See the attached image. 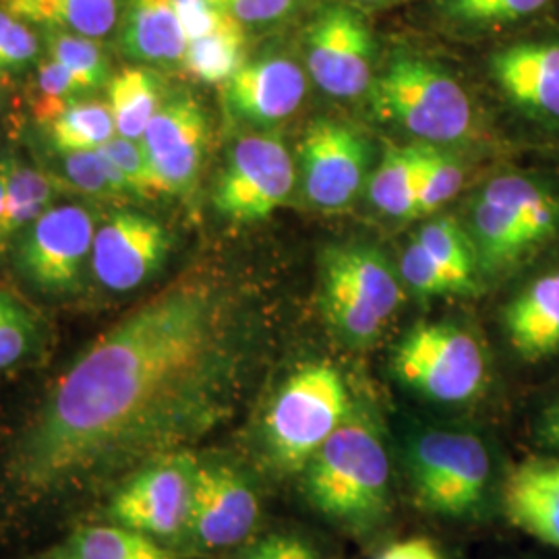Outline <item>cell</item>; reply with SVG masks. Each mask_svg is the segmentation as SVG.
<instances>
[{"instance_id":"cell-44","label":"cell","mask_w":559,"mask_h":559,"mask_svg":"<svg viewBox=\"0 0 559 559\" xmlns=\"http://www.w3.org/2000/svg\"><path fill=\"white\" fill-rule=\"evenodd\" d=\"M78 100H67L59 96L34 92L32 96V115L41 127H50L55 120H59Z\"/></svg>"},{"instance_id":"cell-13","label":"cell","mask_w":559,"mask_h":559,"mask_svg":"<svg viewBox=\"0 0 559 559\" xmlns=\"http://www.w3.org/2000/svg\"><path fill=\"white\" fill-rule=\"evenodd\" d=\"M369 160V143L357 129L334 119L313 120L300 143L307 200L325 212L350 207L365 187Z\"/></svg>"},{"instance_id":"cell-3","label":"cell","mask_w":559,"mask_h":559,"mask_svg":"<svg viewBox=\"0 0 559 559\" xmlns=\"http://www.w3.org/2000/svg\"><path fill=\"white\" fill-rule=\"evenodd\" d=\"M369 94L373 112L423 143H459L475 124L466 90L431 60L396 55Z\"/></svg>"},{"instance_id":"cell-25","label":"cell","mask_w":559,"mask_h":559,"mask_svg":"<svg viewBox=\"0 0 559 559\" xmlns=\"http://www.w3.org/2000/svg\"><path fill=\"white\" fill-rule=\"evenodd\" d=\"M419 189V143L406 147H388L369 182L373 205L390 218H415Z\"/></svg>"},{"instance_id":"cell-46","label":"cell","mask_w":559,"mask_h":559,"mask_svg":"<svg viewBox=\"0 0 559 559\" xmlns=\"http://www.w3.org/2000/svg\"><path fill=\"white\" fill-rule=\"evenodd\" d=\"M133 559H177L168 549H164L160 545H156V547H152L150 551H145V554H141L138 558Z\"/></svg>"},{"instance_id":"cell-19","label":"cell","mask_w":559,"mask_h":559,"mask_svg":"<svg viewBox=\"0 0 559 559\" xmlns=\"http://www.w3.org/2000/svg\"><path fill=\"white\" fill-rule=\"evenodd\" d=\"M503 96L533 117L559 120V41H520L491 57Z\"/></svg>"},{"instance_id":"cell-16","label":"cell","mask_w":559,"mask_h":559,"mask_svg":"<svg viewBox=\"0 0 559 559\" xmlns=\"http://www.w3.org/2000/svg\"><path fill=\"white\" fill-rule=\"evenodd\" d=\"M207 141L210 120L205 108L187 94L162 102L160 110L141 138L170 195H187L195 189Z\"/></svg>"},{"instance_id":"cell-28","label":"cell","mask_w":559,"mask_h":559,"mask_svg":"<svg viewBox=\"0 0 559 559\" xmlns=\"http://www.w3.org/2000/svg\"><path fill=\"white\" fill-rule=\"evenodd\" d=\"M57 158L60 164V177L64 179L67 187L108 203H127L135 200L119 168L104 156L100 147L80 152H57Z\"/></svg>"},{"instance_id":"cell-10","label":"cell","mask_w":559,"mask_h":559,"mask_svg":"<svg viewBox=\"0 0 559 559\" xmlns=\"http://www.w3.org/2000/svg\"><path fill=\"white\" fill-rule=\"evenodd\" d=\"M96 214L81 203H60L27 226L17 242L23 278L46 295H69L80 288L92 260Z\"/></svg>"},{"instance_id":"cell-15","label":"cell","mask_w":559,"mask_h":559,"mask_svg":"<svg viewBox=\"0 0 559 559\" xmlns=\"http://www.w3.org/2000/svg\"><path fill=\"white\" fill-rule=\"evenodd\" d=\"M173 239L160 222L140 212H115L96 228L90 267L106 290L129 293L158 274Z\"/></svg>"},{"instance_id":"cell-29","label":"cell","mask_w":559,"mask_h":559,"mask_svg":"<svg viewBox=\"0 0 559 559\" xmlns=\"http://www.w3.org/2000/svg\"><path fill=\"white\" fill-rule=\"evenodd\" d=\"M117 135L108 102L78 100L59 120L48 127L55 152L98 150Z\"/></svg>"},{"instance_id":"cell-47","label":"cell","mask_w":559,"mask_h":559,"mask_svg":"<svg viewBox=\"0 0 559 559\" xmlns=\"http://www.w3.org/2000/svg\"><path fill=\"white\" fill-rule=\"evenodd\" d=\"M357 2H365V4H378V2H388V0H357Z\"/></svg>"},{"instance_id":"cell-1","label":"cell","mask_w":559,"mask_h":559,"mask_svg":"<svg viewBox=\"0 0 559 559\" xmlns=\"http://www.w3.org/2000/svg\"><path fill=\"white\" fill-rule=\"evenodd\" d=\"M249 353L230 284L201 270L173 280L60 373L4 454L7 491L25 503L100 493L189 450L233 417Z\"/></svg>"},{"instance_id":"cell-33","label":"cell","mask_w":559,"mask_h":559,"mask_svg":"<svg viewBox=\"0 0 559 559\" xmlns=\"http://www.w3.org/2000/svg\"><path fill=\"white\" fill-rule=\"evenodd\" d=\"M554 0H441L448 20L468 27H501L528 20Z\"/></svg>"},{"instance_id":"cell-17","label":"cell","mask_w":559,"mask_h":559,"mask_svg":"<svg viewBox=\"0 0 559 559\" xmlns=\"http://www.w3.org/2000/svg\"><path fill=\"white\" fill-rule=\"evenodd\" d=\"M307 96V73L288 57L274 55L245 62L222 83V100L233 119L276 124L290 119Z\"/></svg>"},{"instance_id":"cell-9","label":"cell","mask_w":559,"mask_h":559,"mask_svg":"<svg viewBox=\"0 0 559 559\" xmlns=\"http://www.w3.org/2000/svg\"><path fill=\"white\" fill-rule=\"evenodd\" d=\"M295 162L278 135L251 133L228 152L214 187V207L239 224L267 221L295 189Z\"/></svg>"},{"instance_id":"cell-4","label":"cell","mask_w":559,"mask_h":559,"mask_svg":"<svg viewBox=\"0 0 559 559\" xmlns=\"http://www.w3.org/2000/svg\"><path fill=\"white\" fill-rule=\"evenodd\" d=\"M559 233V200L524 175H503L480 189L471 214L477 263L500 274L535 253Z\"/></svg>"},{"instance_id":"cell-2","label":"cell","mask_w":559,"mask_h":559,"mask_svg":"<svg viewBox=\"0 0 559 559\" xmlns=\"http://www.w3.org/2000/svg\"><path fill=\"white\" fill-rule=\"evenodd\" d=\"M305 468V493L328 519L362 526L388 510L390 456L365 415L342 420Z\"/></svg>"},{"instance_id":"cell-22","label":"cell","mask_w":559,"mask_h":559,"mask_svg":"<svg viewBox=\"0 0 559 559\" xmlns=\"http://www.w3.org/2000/svg\"><path fill=\"white\" fill-rule=\"evenodd\" d=\"M9 15L87 38H106L120 23V0H0Z\"/></svg>"},{"instance_id":"cell-11","label":"cell","mask_w":559,"mask_h":559,"mask_svg":"<svg viewBox=\"0 0 559 559\" xmlns=\"http://www.w3.org/2000/svg\"><path fill=\"white\" fill-rule=\"evenodd\" d=\"M198 462L189 450L152 460L120 483L106 516L147 537H175L187 528Z\"/></svg>"},{"instance_id":"cell-18","label":"cell","mask_w":559,"mask_h":559,"mask_svg":"<svg viewBox=\"0 0 559 559\" xmlns=\"http://www.w3.org/2000/svg\"><path fill=\"white\" fill-rule=\"evenodd\" d=\"M503 519L516 531L559 551V456H526L512 464L500 489Z\"/></svg>"},{"instance_id":"cell-5","label":"cell","mask_w":559,"mask_h":559,"mask_svg":"<svg viewBox=\"0 0 559 559\" xmlns=\"http://www.w3.org/2000/svg\"><path fill=\"white\" fill-rule=\"evenodd\" d=\"M348 415L350 399L338 369L300 367L284 381L265 413L263 441L270 459L286 471L307 466Z\"/></svg>"},{"instance_id":"cell-30","label":"cell","mask_w":559,"mask_h":559,"mask_svg":"<svg viewBox=\"0 0 559 559\" xmlns=\"http://www.w3.org/2000/svg\"><path fill=\"white\" fill-rule=\"evenodd\" d=\"M44 40L48 48V57L60 62L90 94L108 85L112 78L110 62L96 38L62 29H46Z\"/></svg>"},{"instance_id":"cell-21","label":"cell","mask_w":559,"mask_h":559,"mask_svg":"<svg viewBox=\"0 0 559 559\" xmlns=\"http://www.w3.org/2000/svg\"><path fill=\"white\" fill-rule=\"evenodd\" d=\"M120 50L152 67L182 64L187 38L175 0H129L120 17Z\"/></svg>"},{"instance_id":"cell-31","label":"cell","mask_w":559,"mask_h":559,"mask_svg":"<svg viewBox=\"0 0 559 559\" xmlns=\"http://www.w3.org/2000/svg\"><path fill=\"white\" fill-rule=\"evenodd\" d=\"M156 547L147 535L124 526H85L55 554V559H133Z\"/></svg>"},{"instance_id":"cell-43","label":"cell","mask_w":559,"mask_h":559,"mask_svg":"<svg viewBox=\"0 0 559 559\" xmlns=\"http://www.w3.org/2000/svg\"><path fill=\"white\" fill-rule=\"evenodd\" d=\"M378 559H443L438 547L425 537L402 539L383 549Z\"/></svg>"},{"instance_id":"cell-37","label":"cell","mask_w":559,"mask_h":559,"mask_svg":"<svg viewBox=\"0 0 559 559\" xmlns=\"http://www.w3.org/2000/svg\"><path fill=\"white\" fill-rule=\"evenodd\" d=\"M40 57V40L25 21L0 9V75L20 73Z\"/></svg>"},{"instance_id":"cell-38","label":"cell","mask_w":559,"mask_h":559,"mask_svg":"<svg viewBox=\"0 0 559 559\" xmlns=\"http://www.w3.org/2000/svg\"><path fill=\"white\" fill-rule=\"evenodd\" d=\"M222 13L247 27H270L288 20L299 0H210Z\"/></svg>"},{"instance_id":"cell-23","label":"cell","mask_w":559,"mask_h":559,"mask_svg":"<svg viewBox=\"0 0 559 559\" xmlns=\"http://www.w3.org/2000/svg\"><path fill=\"white\" fill-rule=\"evenodd\" d=\"M106 92L117 135L141 140L164 102L160 78L147 64L124 67L110 78Z\"/></svg>"},{"instance_id":"cell-12","label":"cell","mask_w":559,"mask_h":559,"mask_svg":"<svg viewBox=\"0 0 559 559\" xmlns=\"http://www.w3.org/2000/svg\"><path fill=\"white\" fill-rule=\"evenodd\" d=\"M307 73L328 96L359 98L371 90L376 46L369 25L357 11L332 7L307 34Z\"/></svg>"},{"instance_id":"cell-45","label":"cell","mask_w":559,"mask_h":559,"mask_svg":"<svg viewBox=\"0 0 559 559\" xmlns=\"http://www.w3.org/2000/svg\"><path fill=\"white\" fill-rule=\"evenodd\" d=\"M4 210H7V173H4V160L0 162V230H2V221H4ZM2 249V242H0Z\"/></svg>"},{"instance_id":"cell-26","label":"cell","mask_w":559,"mask_h":559,"mask_svg":"<svg viewBox=\"0 0 559 559\" xmlns=\"http://www.w3.org/2000/svg\"><path fill=\"white\" fill-rule=\"evenodd\" d=\"M245 44V27L228 17L212 34L187 44L182 67L195 80L222 85L247 62Z\"/></svg>"},{"instance_id":"cell-32","label":"cell","mask_w":559,"mask_h":559,"mask_svg":"<svg viewBox=\"0 0 559 559\" xmlns=\"http://www.w3.org/2000/svg\"><path fill=\"white\" fill-rule=\"evenodd\" d=\"M420 189L415 218H423L454 200L464 182V170L433 143H419Z\"/></svg>"},{"instance_id":"cell-7","label":"cell","mask_w":559,"mask_h":559,"mask_svg":"<svg viewBox=\"0 0 559 559\" xmlns=\"http://www.w3.org/2000/svg\"><path fill=\"white\" fill-rule=\"evenodd\" d=\"M411 477L420 506L443 516H464L493 487V456L479 436L429 431L411 445Z\"/></svg>"},{"instance_id":"cell-27","label":"cell","mask_w":559,"mask_h":559,"mask_svg":"<svg viewBox=\"0 0 559 559\" xmlns=\"http://www.w3.org/2000/svg\"><path fill=\"white\" fill-rule=\"evenodd\" d=\"M420 245L427 253L440 263L454 280L460 295L473 293L477 288V253L471 237L462 230L459 221L443 216L420 228Z\"/></svg>"},{"instance_id":"cell-35","label":"cell","mask_w":559,"mask_h":559,"mask_svg":"<svg viewBox=\"0 0 559 559\" xmlns=\"http://www.w3.org/2000/svg\"><path fill=\"white\" fill-rule=\"evenodd\" d=\"M36 344V321L20 300L0 290V371L15 367Z\"/></svg>"},{"instance_id":"cell-14","label":"cell","mask_w":559,"mask_h":559,"mask_svg":"<svg viewBox=\"0 0 559 559\" xmlns=\"http://www.w3.org/2000/svg\"><path fill=\"white\" fill-rule=\"evenodd\" d=\"M260 520L255 489L228 462H198L187 528L201 549H226L247 539Z\"/></svg>"},{"instance_id":"cell-34","label":"cell","mask_w":559,"mask_h":559,"mask_svg":"<svg viewBox=\"0 0 559 559\" xmlns=\"http://www.w3.org/2000/svg\"><path fill=\"white\" fill-rule=\"evenodd\" d=\"M100 150L104 156L119 168L135 200H156L160 195H170L141 140H127L115 135L112 140L106 141Z\"/></svg>"},{"instance_id":"cell-24","label":"cell","mask_w":559,"mask_h":559,"mask_svg":"<svg viewBox=\"0 0 559 559\" xmlns=\"http://www.w3.org/2000/svg\"><path fill=\"white\" fill-rule=\"evenodd\" d=\"M4 173L7 210L0 230L2 249L15 237H20L27 226L38 221L46 210L52 207V201L62 187L55 177H48L38 168H32L15 158L4 160Z\"/></svg>"},{"instance_id":"cell-48","label":"cell","mask_w":559,"mask_h":559,"mask_svg":"<svg viewBox=\"0 0 559 559\" xmlns=\"http://www.w3.org/2000/svg\"><path fill=\"white\" fill-rule=\"evenodd\" d=\"M0 110H2V90H0Z\"/></svg>"},{"instance_id":"cell-20","label":"cell","mask_w":559,"mask_h":559,"mask_svg":"<svg viewBox=\"0 0 559 559\" xmlns=\"http://www.w3.org/2000/svg\"><path fill=\"white\" fill-rule=\"evenodd\" d=\"M510 350L526 365L559 355V270L531 280L520 288L501 316Z\"/></svg>"},{"instance_id":"cell-40","label":"cell","mask_w":559,"mask_h":559,"mask_svg":"<svg viewBox=\"0 0 559 559\" xmlns=\"http://www.w3.org/2000/svg\"><path fill=\"white\" fill-rule=\"evenodd\" d=\"M36 92L67 100H83L90 92L55 59L40 60L36 75Z\"/></svg>"},{"instance_id":"cell-6","label":"cell","mask_w":559,"mask_h":559,"mask_svg":"<svg viewBox=\"0 0 559 559\" xmlns=\"http://www.w3.org/2000/svg\"><path fill=\"white\" fill-rule=\"evenodd\" d=\"M321 307L350 344H369L396 316L402 286L380 251L365 245L332 247L321 258Z\"/></svg>"},{"instance_id":"cell-36","label":"cell","mask_w":559,"mask_h":559,"mask_svg":"<svg viewBox=\"0 0 559 559\" xmlns=\"http://www.w3.org/2000/svg\"><path fill=\"white\" fill-rule=\"evenodd\" d=\"M400 272L404 284L423 297H440V295H456L459 288L450 274L433 260L427 249L415 239L404 251Z\"/></svg>"},{"instance_id":"cell-39","label":"cell","mask_w":559,"mask_h":559,"mask_svg":"<svg viewBox=\"0 0 559 559\" xmlns=\"http://www.w3.org/2000/svg\"><path fill=\"white\" fill-rule=\"evenodd\" d=\"M175 7L179 13L187 44L212 34L228 20V15L222 13L221 9L214 7L210 0H175Z\"/></svg>"},{"instance_id":"cell-42","label":"cell","mask_w":559,"mask_h":559,"mask_svg":"<svg viewBox=\"0 0 559 559\" xmlns=\"http://www.w3.org/2000/svg\"><path fill=\"white\" fill-rule=\"evenodd\" d=\"M531 436L537 452L559 456V392L540 406L533 420Z\"/></svg>"},{"instance_id":"cell-8","label":"cell","mask_w":559,"mask_h":559,"mask_svg":"<svg viewBox=\"0 0 559 559\" xmlns=\"http://www.w3.org/2000/svg\"><path fill=\"white\" fill-rule=\"evenodd\" d=\"M394 371L427 399L456 404L479 396L489 362L475 334L452 323H420L400 342Z\"/></svg>"},{"instance_id":"cell-41","label":"cell","mask_w":559,"mask_h":559,"mask_svg":"<svg viewBox=\"0 0 559 559\" xmlns=\"http://www.w3.org/2000/svg\"><path fill=\"white\" fill-rule=\"evenodd\" d=\"M235 559H318L313 549L297 539V537H286V535H276L260 540L258 545L245 549L240 556Z\"/></svg>"}]
</instances>
